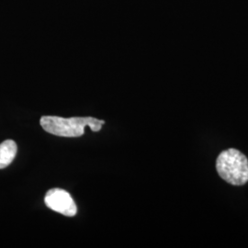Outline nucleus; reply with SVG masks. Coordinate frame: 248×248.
Wrapping results in <instances>:
<instances>
[{"label":"nucleus","instance_id":"nucleus-1","mask_svg":"<svg viewBox=\"0 0 248 248\" xmlns=\"http://www.w3.org/2000/svg\"><path fill=\"white\" fill-rule=\"evenodd\" d=\"M40 124L45 132L61 137H80L88 126L93 132H99L104 121L92 117H74L64 119L57 116H44Z\"/></svg>","mask_w":248,"mask_h":248},{"label":"nucleus","instance_id":"nucleus-2","mask_svg":"<svg viewBox=\"0 0 248 248\" xmlns=\"http://www.w3.org/2000/svg\"><path fill=\"white\" fill-rule=\"evenodd\" d=\"M216 169L224 181L233 186H242L248 181V159L237 149L222 151L216 160Z\"/></svg>","mask_w":248,"mask_h":248},{"label":"nucleus","instance_id":"nucleus-3","mask_svg":"<svg viewBox=\"0 0 248 248\" xmlns=\"http://www.w3.org/2000/svg\"><path fill=\"white\" fill-rule=\"evenodd\" d=\"M46 206L56 213L73 217L78 213V207L70 194L61 188H52L45 196Z\"/></svg>","mask_w":248,"mask_h":248},{"label":"nucleus","instance_id":"nucleus-4","mask_svg":"<svg viewBox=\"0 0 248 248\" xmlns=\"http://www.w3.org/2000/svg\"><path fill=\"white\" fill-rule=\"evenodd\" d=\"M17 151V144L12 140H7L0 143V169L9 167L15 158Z\"/></svg>","mask_w":248,"mask_h":248}]
</instances>
